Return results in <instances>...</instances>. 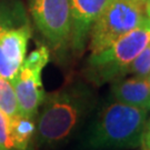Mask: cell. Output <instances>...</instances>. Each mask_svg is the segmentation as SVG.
Here are the masks:
<instances>
[{
  "mask_svg": "<svg viewBox=\"0 0 150 150\" xmlns=\"http://www.w3.org/2000/svg\"><path fill=\"white\" fill-rule=\"evenodd\" d=\"M38 113L37 138L40 145L56 146L76 131L92 107V95L85 86H69L46 95Z\"/></svg>",
  "mask_w": 150,
  "mask_h": 150,
  "instance_id": "cell-1",
  "label": "cell"
},
{
  "mask_svg": "<svg viewBox=\"0 0 150 150\" xmlns=\"http://www.w3.org/2000/svg\"><path fill=\"white\" fill-rule=\"evenodd\" d=\"M147 109L115 101L98 113L87 131L88 150H116L141 145Z\"/></svg>",
  "mask_w": 150,
  "mask_h": 150,
  "instance_id": "cell-2",
  "label": "cell"
},
{
  "mask_svg": "<svg viewBox=\"0 0 150 150\" xmlns=\"http://www.w3.org/2000/svg\"><path fill=\"white\" fill-rule=\"evenodd\" d=\"M150 43V18L146 17L137 27L123 35L108 48L91 54L88 76L101 85L126 74L136 57Z\"/></svg>",
  "mask_w": 150,
  "mask_h": 150,
  "instance_id": "cell-3",
  "label": "cell"
},
{
  "mask_svg": "<svg viewBox=\"0 0 150 150\" xmlns=\"http://www.w3.org/2000/svg\"><path fill=\"white\" fill-rule=\"evenodd\" d=\"M31 26L20 2L0 6V76L13 81L27 54Z\"/></svg>",
  "mask_w": 150,
  "mask_h": 150,
  "instance_id": "cell-4",
  "label": "cell"
},
{
  "mask_svg": "<svg viewBox=\"0 0 150 150\" xmlns=\"http://www.w3.org/2000/svg\"><path fill=\"white\" fill-rule=\"evenodd\" d=\"M141 0H107L90 30L91 54L100 52L132 30L145 19Z\"/></svg>",
  "mask_w": 150,
  "mask_h": 150,
  "instance_id": "cell-5",
  "label": "cell"
},
{
  "mask_svg": "<svg viewBox=\"0 0 150 150\" xmlns=\"http://www.w3.org/2000/svg\"><path fill=\"white\" fill-rule=\"evenodd\" d=\"M49 49L39 45L25 58L18 75L12 81L20 115L33 119L38 117L39 108L46 97L41 74L49 62Z\"/></svg>",
  "mask_w": 150,
  "mask_h": 150,
  "instance_id": "cell-6",
  "label": "cell"
},
{
  "mask_svg": "<svg viewBox=\"0 0 150 150\" xmlns=\"http://www.w3.org/2000/svg\"><path fill=\"white\" fill-rule=\"evenodd\" d=\"M29 10L39 31L58 49L71 38L70 0H29Z\"/></svg>",
  "mask_w": 150,
  "mask_h": 150,
  "instance_id": "cell-7",
  "label": "cell"
},
{
  "mask_svg": "<svg viewBox=\"0 0 150 150\" xmlns=\"http://www.w3.org/2000/svg\"><path fill=\"white\" fill-rule=\"evenodd\" d=\"M107 0H70L71 41L76 50L85 48L88 33Z\"/></svg>",
  "mask_w": 150,
  "mask_h": 150,
  "instance_id": "cell-8",
  "label": "cell"
},
{
  "mask_svg": "<svg viewBox=\"0 0 150 150\" xmlns=\"http://www.w3.org/2000/svg\"><path fill=\"white\" fill-rule=\"evenodd\" d=\"M111 95L118 102L150 109V86L147 78L134 76L129 79L118 80L111 86Z\"/></svg>",
  "mask_w": 150,
  "mask_h": 150,
  "instance_id": "cell-9",
  "label": "cell"
},
{
  "mask_svg": "<svg viewBox=\"0 0 150 150\" xmlns=\"http://www.w3.org/2000/svg\"><path fill=\"white\" fill-rule=\"evenodd\" d=\"M10 120V138L15 150H28L37 130L36 119L17 115Z\"/></svg>",
  "mask_w": 150,
  "mask_h": 150,
  "instance_id": "cell-10",
  "label": "cell"
},
{
  "mask_svg": "<svg viewBox=\"0 0 150 150\" xmlns=\"http://www.w3.org/2000/svg\"><path fill=\"white\" fill-rule=\"evenodd\" d=\"M0 110L12 118L19 115V107L17 102L16 92L12 82L0 76Z\"/></svg>",
  "mask_w": 150,
  "mask_h": 150,
  "instance_id": "cell-11",
  "label": "cell"
},
{
  "mask_svg": "<svg viewBox=\"0 0 150 150\" xmlns=\"http://www.w3.org/2000/svg\"><path fill=\"white\" fill-rule=\"evenodd\" d=\"M134 74L136 77L148 78L150 75V43L129 64L126 74Z\"/></svg>",
  "mask_w": 150,
  "mask_h": 150,
  "instance_id": "cell-12",
  "label": "cell"
},
{
  "mask_svg": "<svg viewBox=\"0 0 150 150\" xmlns=\"http://www.w3.org/2000/svg\"><path fill=\"white\" fill-rule=\"evenodd\" d=\"M0 150H15L10 138L9 117L0 110Z\"/></svg>",
  "mask_w": 150,
  "mask_h": 150,
  "instance_id": "cell-13",
  "label": "cell"
},
{
  "mask_svg": "<svg viewBox=\"0 0 150 150\" xmlns=\"http://www.w3.org/2000/svg\"><path fill=\"white\" fill-rule=\"evenodd\" d=\"M141 144L144 145L145 150H150V120L145 127V131H144V136H142V141Z\"/></svg>",
  "mask_w": 150,
  "mask_h": 150,
  "instance_id": "cell-14",
  "label": "cell"
},
{
  "mask_svg": "<svg viewBox=\"0 0 150 150\" xmlns=\"http://www.w3.org/2000/svg\"><path fill=\"white\" fill-rule=\"evenodd\" d=\"M146 15L150 18V0H146Z\"/></svg>",
  "mask_w": 150,
  "mask_h": 150,
  "instance_id": "cell-15",
  "label": "cell"
},
{
  "mask_svg": "<svg viewBox=\"0 0 150 150\" xmlns=\"http://www.w3.org/2000/svg\"><path fill=\"white\" fill-rule=\"evenodd\" d=\"M147 79H148V81H149V86H150V75H149V77H148Z\"/></svg>",
  "mask_w": 150,
  "mask_h": 150,
  "instance_id": "cell-16",
  "label": "cell"
},
{
  "mask_svg": "<svg viewBox=\"0 0 150 150\" xmlns=\"http://www.w3.org/2000/svg\"><path fill=\"white\" fill-rule=\"evenodd\" d=\"M141 1H144V2H145V4H146V0H141Z\"/></svg>",
  "mask_w": 150,
  "mask_h": 150,
  "instance_id": "cell-17",
  "label": "cell"
}]
</instances>
